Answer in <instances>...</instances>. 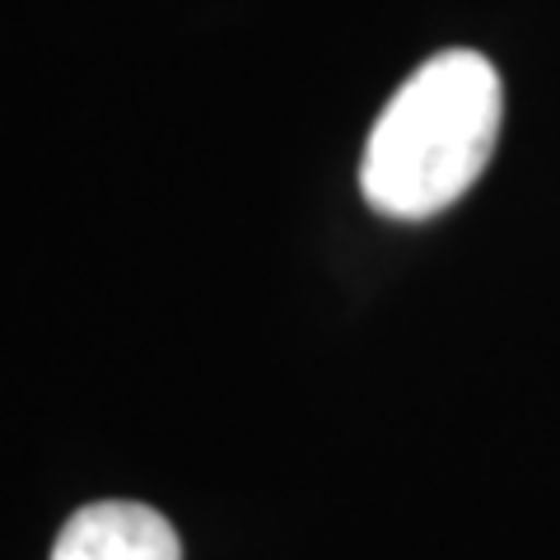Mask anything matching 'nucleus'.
I'll list each match as a JSON object with an SVG mask.
<instances>
[{
  "mask_svg": "<svg viewBox=\"0 0 560 560\" xmlns=\"http://www.w3.org/2000/svg\"><path fill=\"white\" fill-rule=\"evenodd\" d=\"M500 117L504 90L481 51L430 57L374 121L360 168L364 201L388 220L440 215L490 164Z\"/></svg>",
  "mask_w": 560,
  "mask_h": 560,
  "instance_id": "obj_1",
  "label": "nucleus"
},
{
  "mask_svg": "<svg viewBox=\"0 0 560 560\" xmlns=\"http://www.w3.org/2000/svg\"><path fill=\"white\" fill-rule=\"evenodd\" d=\"M51 560H183L173 523L136 500H98L57 533Z\"/></svg>",
  "mask_w": 560,
  "mask_h": 560,
  "instance_id": "obj_2",
  "label": "nucleus"
}]
</instances>
